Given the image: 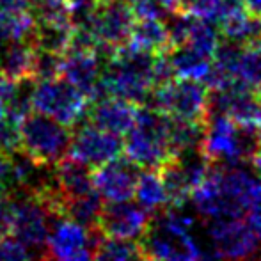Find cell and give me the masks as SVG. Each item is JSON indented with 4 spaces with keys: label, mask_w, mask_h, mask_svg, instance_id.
<instances>
[{
    "label": "cell",
    "mask_w": 261,
    "mask_h": 261,
    "mask_svg": "<svg viewBox=\"0 0 261 261\" xmlns=\"http://www.w3.org/2000/svg\"><path fill=\"white\" fill-rule=\"evenodd\" d=\"M0 189L11 192L13 189V167H11V156L0 155Z\"/></svg>",
    "instance_id": "cell-34"
},
{
    "label": "cell",
    "mask_w": 261,
    "mask_h": 261,
    "mask_svg": "<svg viewBox=\"0 0 261 261\" xmlns=\"http://www.w3.org/2000/svg\"><path fill=\"white\" fill-rule=\"evenodd\" d=\"M100 231L87 229L69 217H55L46 237L48 256L54 261H94V244Z\"/></svg>",
    "instance_id": "cell-13"
},
{
    "label": "cell",
    "mask_w": 261,
    "mask_h": 261,
    "mask_svg": "<svg viewBox=\"0 0 261 261\" xmlns=\"http://www.w3.org/2000/svg\"><path fill=\"white\" fill-rule=\"evenodd\" d=\"M32 110L52 117L68 128L79 126L89 110V98L62 76L36 80L31 87Z\"/></svg>",
    "instance_id": "cell-7"
},
{
    "label": "cell",
    "mask_w": 261,
    "mask_h": 261,
    "mask_svg": "<svg viewBox=\"0 0 261 261\" xmlns=\"http://www.w3.org/2000/svg\"><path fill=\"white\" fill-rule=\"evenodd\" d=\"M135 20L137 16L126 0H100L86 29L96 39L98 54L107 59L116 48L128 43Z\"/></svg>",
    "instance_id": "cell-10"
},
{
    "label": "cell",
    "mask_w": 261,
    "mask_h": 261,
    "mask_svg": "<svg viewBox=\"0 0 261 261\" xmlns=\"http://www.w3.org/2000/svg\"><path fill=\"white\" fill-rule=\"evenodd\" d=\"M11 196V234L29 251H45L55 215L36 196L14 190Z\"/></svg>",
    "instance_id": "cell-9"
},
{
    "label": "cell",
    "mask_w": 261,
    "mask_h": 261,
    "mask_svg": "<svg viewBox=\"0 0 261 261\" xmlns=\"http://www.w3.org/2000/svg\"><path fill=\"white\" fill-rule=\"evenodd\" d=\"M32 252L14 237H0V261H32Z\"/></svg>",
    "instance_id": "cell-31"
},
{
    "label": "cell",
    "mask_w": 261,
    "mask_h": 261,
    "mask_svg": "<svg viewBox=\"0 0 261 261\" xmlns=\"http://www.w3.org/2000/svg\"><path fill=\"white\" fill-rule=\"evenodd\" d=\"M21 151L43 165H54L68 155L71 128L41 112H29L20 121Z\"/></svg>",
    "instance_id": "cell-8"
},
{
    "label": "cell",
    "mask_w": 261,
    "mask_h": 261,
    "mask_svg": "<svg viewBox=\"0 0 261 261\" xmlns=\"http://www.w3.org/2000/svg\"><path fill=\"white\" fill-rule=\"evenodd\" d=\"M68 155L91 169L100 167L123 155V139L93 123L80 124L75 126V132L71 130Z\"/></svg>",
    "instance_id": "cell-14"
},
{
    "label": "cell",
    "mask_w": 261,
    "mask_h": 261,
    "mask_svg": "<svg viewBox=\"0 0 261 261\" xmlns=\"http://www.w3.org/2000/svg\"><path fill=\"white\" fill-rule=\"evenodd\" d=\"M245 6V11L249 14H256V16H261V0H242Z\"/></svg>",
    "instance_id": "cell-35"
},
{
    "label": "cell",
    "mask_w": 261,
    "mask_h": 261,
    "mask_svg": "<svg viewBox=\"0 0 261 261\" xmlns=\"http://www.w3.org/2000/svg\"><path fill=\"white\" fill-rule=\"evenodd\" d=\"M155 54L123 45L105 59L101 68V98L114 96L135 105H144L155 87Z\"/></svg>",
    "instance_id": "cell-3"
},
{
    "label": "cell",
    "mask_w": 261,
    "mask_h": 261,
    "mask_svg": "<svg viewBox=\"0 0 261 261\" xmlns=\"http://www.w3.org/2000/svg\"><path fill=\"white\" fill-rule=\"evenodd\" d=\"M130 6L137 18H158L165 20L179 11L178 0H130Z\"/></svg>",
    "instance_id": "cell-28"
},
{
    "label": "cell",
    "mask_w": 261,
    "mask_h": 261,
    "mask_svg": "<svg viewBox=\"0 0 261 261\" xmlns=\"http://www.w3.org/2000/svg\"><path fill=\"white\" fill-rule=\"evenodd\" d=\"M252 164V169H254V172L258 176H261V146L258 149H256L254 153H252V156H251V160H249Z\"/></svg>",
    "instance_id": "cell-36"
},
{
    "label": "cell",
    "mask_w": 261,
    "mask_h": 261,
    "mask_svg": "<svg viewBox=\"0 0 261 261\" xmlns=\"http://www.w3.org/2000/svg\"><path fill=\"white\" fill-rule=\"evenodd\" d=\"M244 213L247 217L245 222L251 226V229L254 231V234L261 242V181H256L251 194V199H249L247 208H245Z\"/></svg>",
    "instance_id": "cell-32"
},
{
    "label": "cell",
    "mask_w": 261,
    "mask_h": 261,
    "mask_svg": "<svg viewBox=\"0 0 261 261\" xmlns=\"http://www.w3.org/2000/svg\"><path fill=\"white\" fill-rule=\"evenodd\" d=\"M36 48L31 39H14L0 45V75L13 82L32 80Z\"/></svg>",
    "instance_id": "cell-19"
},
{
    "label": "cell",
    "mask_w": 261,
    "mask_h": 261,
    "mask_svg": "<svg viewBox=\"0 0 261 261\" xmlns=\"http://www.w3.org/2000/svg\"><path fill=\"white\" fill-rule=\"evenodd\" d=\"M139 105L130 103L126 100L114 96H103L94 100L89 105L87 117L89 123L96 124L98 128L110 132L116 135H126L128 130L134 126Z\"/></svg>",
    "instance_id": "cell-18"
},
{
    "label": "cell",
    "mask_w": 261,
    "mask_h": 261,
    "mask_svg": "<svg viewBox=\"0 0 261 261\" xmlns=\"http://www.w3.org/2000/svg\"><path fill=\"white\" fill-rule=\"evenodd\" d=\"M71 34L73 23L69 21V16L45 18V20H36L31 41L36 50H45V52L62 55L68 50Z\"/></svg>",
    "instance_id": "cell-21"
},
{
    "label": "cell",
    "mask_w": 261,
    "mask_h": 261,
    "mask_svg": "<svg viewBox=\"0 0 261 261\" xmlns=\"http://www.w3.org/2000/svg\"><path fill=\"white\" fill-rule=\"evenodd\" d=\"M21 151L20 121L7 116L0 119V155L13 156Z\"/></svg>",
    "instance_id": "cell-29"
},
{
    "label": "cell",
    "mask_w": 261,
    "mask_h": 261,
    "mask_svg": "<svg viewBox=\"0 0 261 261\" xmlns=\"http://www.w3.org/2000/svg\"><path fill=\"white\" fill-rule=\"evenodd\" d=\"M11 234V196L0 189V237Z\"/></svg>",
    "instance_id": "cell-33"
},
{
    "label": "cell",
    "mask_w": 261,
    "mask_h": 261,
    "mask_svg": "<svg viewBox=\"0 0 261 261\" xmlns=\"http://www.w3.org/2000/svg\"><path fill=\"white\" fill-rule=\"evenodd\" d=\"M134 197L137 199L139 206H142L148 213H158L169 206V194L158 169H144L139 172Z\"/></svg>",
    "instance_id": "cell-23"
},
{
    "label": "cell",
    "mask_w": 261,
    "mask_h": 261,
    "mask_svg": "<svg viewBox=\"0 0 261 261\" xmlns=\"http://www.w3.org/2000/svg\"><path fill=\"white\" fill-rule=\"evenodd\" d=\"M169 62H171L174 79H190L203 82L206 79L212 59H206L204 55L197 54L190 46L181 45L167 50Z\"/></svg>",
    "instance_id": "cell-24"
},
{
    "label": "cell",
    "mask_w": 261,
    "mask_h": 261,
    "mask_svg": "<svg viewBox=\"0 0 261 261\" xmlns=\"http://www.w3.org/2000/svg\"><path fill=\"white\" fill-rule=\"evenodd\" d=\"M93 169L86 164L75 160L73 156H64L54 164V176L59 190L62 194V201H68L71 197L82 196V194L93 190ZM64 210V206H62Z\"/></svg>",
    "instance_id": "cell-20"
},
{
    "label": "cell",
    "mask_w": 261,
    "mask_h": 261,
    "mask_svg": "<svg viewBox=\"0 0 261 261\" xmlns=\"http://www.w3.org/2000/svg\"><path fill=\"white\" fill-rule=\"evenodd\" d=\"M256 176L240 165L212 164L208 174L190 192L196 213L204 220L242 217L256 185Z\"/></svg>",
    "instance_id": "cell-1"
},
{
    "label": "cell",
    "mask_w": 261,
    "mask_h": 261,
    "mask_svg": "<svg viewBox=\"0 0 261 261\" xmlns=\"http://www.w3.org/2000/svg\"><path fill=\"white\" fill-rule=\"evenodd\" d=\"M258 261H261V258H259V259H258Z\"/></svg>",
    "instance_id": "cell-41"
},
{
    "label": "cell",
    "mask_w": 261,
    "mask_h": 261,
    "mask_svg": "<svg viewBox=\"0 0 261 261\" xmlns=\"http://www.w3.org/2000/svg\"><path fill=\"white\" fill-rule=\"evenodd\" d=\"M126 45L148 54L167 52L169 34L165 21L158 20V18H137L132 27Z\"/></svg>",
    "instance_id": "cell-22"
},
{
    "label": "cell",
    "mask_w": 261,
    "mask_h": 261,
    "mask_svg": "<svg viewBox=\"0 0 261 261\" xmlns=\"http://www.w3.org/2000/svg\"><path fill=\"white\" fill-rule=\"evenodd\" d=\"M256 137H258V144L261 146V119H259L258 126H256Z\"/></svg>",
    "instance_id": "cell-38"
},
{
    "label": "cell",
    "mask_w": 261,
    "mask_h": 261,
    "mask_svg": "<svg viewBox=\"0 0 261 261\" xmlns=\"http://www.w3.org/2000/svg\"><path fill=\"white\" fill-rule=\"evenodd\" d=\"M61 54L36 50L32 64V80H48L61 76Z\"/></svg>",
    "instance_id": "cell-30"
},
{
    "label": "cell",
    "mask_w": 261,
    "mask_h": 261,
    "mask_svg": "<svg viewBox=\"0 0 261 261\" xmlns=\"http://www.w3.org/2000/svg\"><path fill=\"white\" fill-rule=\"evenodd\" d=\"M151 224V213L130 201L109 203L100 212L96 229L105 237L141 240Z\"/></svg>",
    "instance_id": "cell-15"
},
{
    "label": "cell",
    "mask_w": 261,
    "mask_h": 261,
    "mask_svg": "<svg viewBox=\"0 0 261 261\" xmlns=\"http://www.w3.org/2000/svg\"><path fill=\"white\" fill-rule=\"evenodd\" d=\"M135 261H153V259L146 258V256H141V258H139V259H135Z\"/></svg>",
    "instance_id": "cell-39"
},
{
    "label": "cell",
    "mask_w": 261,
    "mask_h": 261,
    "mask_svg": "<svg viewBox=\"0 0 261 261\" xmlns=\"http://www.w3.org/2000/svg\"><path fill=\"white\" fill-rule=\"evenodd\" d=\"M139 167L128 158H116L112 162L94 167L93 187L98 196L107 203H121L134 197L135 183H137Z\"/></svg>",
    "instance_id": "cell-16"
},
{
    "label": "cell",
    "mask_w": 261,
    "mask_h": 261,
    "mask_svg": "<svg viewBox=\"0 0 261 261\" xmlns=\"http://www.w3.org/2000/svg\"><path fill=\"white\" fill-rule=\"evenodd\" d=\"M126 2H130V0H126Z\"/></svg>",
    "instance_id": "cell-40"
},
{
    "label": "cell",
    "mask_w": 261,
    "mask_h": 261,
    "mask_svg": "<svg viewBox=\"0 0 261 261\" xmlns=\"http://www.w3.org/2000/svg\"><path fill=\"white\" fill-rule=\"evenodd\" d=\"M146 103L172 119L204 123L210 114V91L199 80L172 79L153 87Z\"/></svg>",
    "instance_id": "cell-6"
},
{
    "label": "cell",
    "mask_w": 261,
    "mask_h": 261,
    "mask_svg": "<svg viewBox=\"0 0 261 261\" xmlns=\"http://www.w3.org/2000/svg\"><path fill=\"white\" fill-rule=\"evenodd\" d=\"M103 208V199L98 196L96 190L82 194V196L71 197L64 203V217H69L75 222L82 224L87 229H94L98 224V217Z\"/></svg>",
    "instance_id": "cell-25"
},
{
    "label": "cell",
    "mask_w": 261,
    "mask_h": 261,
    "mask_svg": "<svg viewBox=\"0 0 261 261\" xmlns=\"http://www.w3.org/2000/svg\"><path fill=\"white\" fill-rule=\"evenodd\" d=\"M237 80L252 89L261 87V41L242 46L237 62Z\"/></svg>",
    "instance_id": "cell-27"
},
{
    "label": "cell",
    "mask_w": 261,
    "mask_h": 261,
    "mask_svg": "<svg viewBox=\"0 0 261 261\" xmlns=\"http://www.w3.org/2000/svg\"><path fill=\"white\" fill-rule=\"evenodd\" d=\"M2 117H6V103H4V100L0 98V119Z\"/></svg>",
    "instance_id": "cell-37"
},
{
    "label": "cell",
    "mask_w": 261,
    "mask_h": 261,
    "mask_svg": "<svg viewBox=\"0 0 261 261\" xmlns=\"http://www.w3.org/2000/svg\"><path fill=\"white\" fill-rule=\"evenodd\" d=\"M171 117L151 107L137 109L134 126L123 141V153L139 169H158L172 156L169 146Z\"/></svg>",
    "instance_id": "cell-5"
},
{
    "label": "cell",
    "mask_w": 261,
    "mask_h": 261,
    "mask_svg": "<svg viewBox=\"0 0 261 261\" xmlns=\"http://www.w3.org/2000/svg\"><path fill=\"white\" fill-rule=\"evenodd\" d=\"M212 164L199 148L172 155L158 167L169 194V206H185L190 192L208 174Z\"/></svg>",
    "instance_id": "cell-12"
},
{
    "label": "cell",
    "mask_w": 261,
    "mask_h": 261,
    "mask_svg": "<svg viewBox=\"0 0 261 261\" xmlns=\"http://www.w3.org/2000/svg\"><path fill=\"white\" fill-rule=\"evenodd\" d=\"M142 256L141 245L135 240L98 234L94 244V261H135Z\"/></svg>",
    "instance_id": "cell-26"
},
{
    "label": "cell",
    "mask_w": 261,
    "mask_h": 261,
    "mask_svg": "<svg viewBox=\"0 0 261 261\" xmlns=\"http://www.w3.org/2000/svg\"><path fill=\"white\" fill-rule=\"evenodd\" d=\"M208 238L219 261H254L261 242L240 217L210 220Z\"/></svg>",
    "instance_id": "cell-11"
},
{
    "label": "cell",
    "mask_w": 261,
    "mask_h": 261,
    "mask_svg": "<svg viewBox=\"0 0 261 261\" xmlns=\"http://www.w3.org/2000/svg\"><path fill=\"white\" fill-rule=\"evenodd\" d=\"M194 217L183 206L164 208L141 238L142 256L153 261H219L192 237Z\"/></svg>",
    "instance_id": "cell-2"
},
{
    "label": "cell",
    "mask_w": 261,
    "mask_h": 261,
    "mask_svg": "<svg viewBox=\"0 0 261 261\" xmlns=\"http://www.w3.org/2000/svg\"><path fill=\"white\" fill-rule=\"evenodd\" d=\"M259 148L254 128L234 123L222 112H210L204 121L201 153L215 165H240L251 160Z\"/></svg>",
    "instance_id": "cell-4"
},
{
    "label": "cell",
    "mask_w": 261,
    "mask_h": 261,
    "mask_svg": "<svg viewBox=\"0 0 261 261\" xmlns=\"http://www.w3.org/2000/svg\"><path fill=\"white\" fill-rule=\"evenodd\" d=\"M101 55L98 50H68L61 59V76L79 87L93 103L101 98Z\"/></svg>",
    "instance_id": "cell-17"
}]
</instances>
